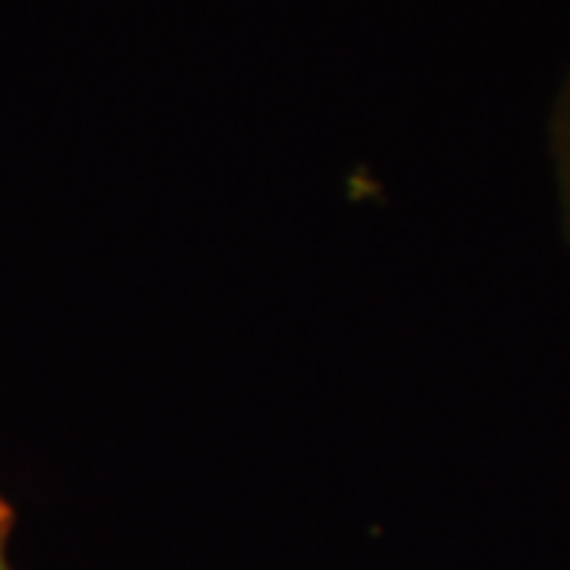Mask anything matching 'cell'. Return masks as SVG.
Masks as SVG:
<instances>
[{
	"label": "cell",
	"mask_w": 570,
	"mask_h": 570,
	"mask_svg": "<svg viewBox=\"0 0 570 570\" xmlns=\"http://www.w3.org/2000/svg\"><path fill=\"white\" fill-rule=\"evenodd\" d=\"M10 532H13V510L0 501V570H17L10 561Z\"/></svg>",
	"instance_id": "7a4b0ae2"
},
{
	"label": "cell",
	"mask_w": 570,
	"mask_h": 570,
	"mask_svg": "<svg viewBox=\"0 0 570 570\" xmlns=\"http://www.w3.org/2000/svg\"><path fill=\"white\" fill-rule=\"evenodd\" d=\"M551 153H554V165H558V187H561L564 225L570 235V73L561 96H558V105H554V118H551Z\"/></svg>",
	"instance_id": "6da1fadb"
}]
</instances>
